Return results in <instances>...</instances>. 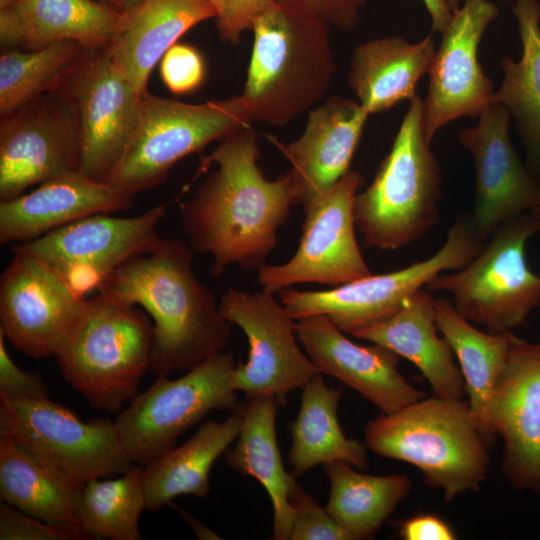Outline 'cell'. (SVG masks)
Segmentation results:
<instances>
[{
  "mask_svg": "<svg viewBox=\"0 0 540 540\" xmlns=\"http://www.w3.org/2000/svg\"><path fill=\"white\" fill-rule=\"evenodd\" d=\"M167 208L162 203L133 217L91 215L14 244L11 251L42 260L85 295L97 290L116 268L153 248L160 239L157 229Z\"/></svg>",
  "mask_w": 540,
  "mask_h": 540,
  "instance_id": "obj_14",
  "label": "cell"
},
{
  "mask_svg": "<svg viewBox=\"0 0 540 540\" xmlns=\"http://www.w3.org/2000/svg\"><path fill=\"white\" fill-rule=\"evenodd\" d=\"M240 427L241 415L236 410L223 422L207 420L181 446L144 465L146 509L156 512L181 495L205 498L210 492L211 468L237 440Z\"/></svg>",
  "mask_w": 540,
  "mask_h": 540,
  "instance_id": "obj_29",
  "label": "cell"
},
{
  "mask_svg": "<svg viewBox=\"0 0 540 540\" xmlns=\"http://www.w3.org/2000/svg\"><path fill=\"white\" fill-rule=\"evenodd\" d=\"M160 74L166 87L174 94L191 93L204 81L203 57L194 46L175 43L161 59Z\"/></svg>",
  "mask_w": 540,
  "mask_h": 540,
  "instance_id": "obj_39",
  "label": "cell"
},
{
  "mask_svg": "<svg viewBox=\"0 0 540 540\" xmlns=\"http://www.w3.org/2000/svg\"><path fill=\"white\" fill-rule=\"evenodd\" d=\"M353 467L344 461L323 465L330 481L325 508L350 540L370 539L408 497L411 481L406 475L375 476Z\"/></svg>",
  "mask_w": 540,
  "mask_h": 540,
  "instance_id": "obj_34",
  "label": "cell"
},
{
  "mask_svg": "<svg viewBox=\"0 0 540 540\" xmlns=\"http://www.w3.org/2000/svg\"><path fill=\"white\" fill-rule=\"evenodd\" d=\"M193 250L177 238H161L144 254L112 271L97 291L140 306L154 326L150 371L167 376L190 370L223 352L231 328L219 301L193 271Z\"/></svg>",
  "mask_w": 540,
  "mask_h": 540,
  "instance_id": "obj_2",
  "label": "cell"
},
{
  "mask_svg": "<svg viewBox=\"0 0 540 540\" xmlns=\"http://www.w3.org/2000/svg\"><path fill=\"white\" fill-rule=\"evenodd\" d=\"M534 213L540 218V207Z\"/></svg>",
  "mask_w": 540,
  "mask_h": 540,
  "instance_id": "obj_49",
  "label": "cell"
},
{
  "mask_svg": "<svg viewBox=\"0 0 540 540\" xmlns=\"http://www.w3.org/2000/svg\"><path fill=\"white\" fill-rule=\"evenodd\" d=\"M154 326L140 306L98 292L55 357L64 379L97 410L120 412L151 368Z\"/></svg>",
  "mask_w": 540,
  "mask_h": 540,
  "instance_id": "obj_5",
  "label": "cell"
},
{
  "mask_svg": "<svg viewBox=\"0 0 540 540\" xmlns=\"http://www.w3.org/2000/svg\"><path fill=\"white\" fill-rule=\"evenodd\" d=\"M236 407L241 415L237 443L225 454L234 471L251 476L267 491L273 506L274 540H289L293 510L291 496L300 486L282 462L276 437L278 401L273 395H253Z\"/></svg>",
  "mask_w": 540,
  "mask_h": 540,
  "instance_id": "obj_28",
  "label": "cell"
},
{
  "mask_svg": "<svg viewBox=\"0 0 540 540\" xmlns=\"http://www.w3.org/2000/svg\"><path fill=\"white\" fill-rule=\"evenodd\" d=\"M460 1L461 0H445L446 4L452 12L459 7Z\"/></svg>",
  "mask_w": 540,
  "mask_h": 540,
  "instance_id": "obj_47",
  "label": "cell"
},
{
  "mask_svg": "<svg viewBox=\"0 0 540 540\" xmlns=\"http://www.w3.org/2000/svg\"><path fill=\"white\" fill-rule=\"evenodd\" d=\"M435 53L431 34L416 43L400 36L361 43L351 53L348 85L369 115L384 112L417 96V83L429 73Z\"/></svg>",
  "mask_w": 540,
  "mask_h": 540,
  "instance_id": "obj_27",
  "label": "cell"
},
{
  "mask_svg": "<svg viewBox=\"0 0 540 540\" xmlns=\"http://www.w3.org/2000/svg\"><path fill=\"white\" fill-rule=\"evenodd\" d=\"M85 49L75 41H59L37 50L2 53L1 118L13 114L49 91Z\"/></svg>",
  "mask_w": 540,
  "mask_h": 540,
  "instance_id": "obj_36",
  "label": "cell"
},
{
  "mask_svg": "<svg viewBox=\"0 0 540 540\" xmlns=\"http://www.w3.org/2000/svg\"><path fill=\"white\" fill-rule=\"evenodd\" d=\"M50 91L73 111L81 143L80 171L106 181L136 128L142 94L106 47L85 49Z\"/></svg>",
  "mask_w": 540,
  "mask_h": 540,
  "instance_id": "obj_12",
  "label": "cell"
},
{
  "mask_svg": "<svg viewBox=\"0 0 540 540\" xmlns=\"http://www.w3.org/2000/svg\"><path fill=\"white\" fill-rule=\"evenodd\" d=\"M312 14L340 31L353 30L365 0H275Z\"/></svg>",
  "mask_w": 540,
  "mask_h": 540,
  "instance_id": "obj_42",
  "label": "cell"
},
{
  "mask_svg": "<svg viewBox=\"0 0 540 540\" xmlns=\"http://www.w3.org/2000/svg\"><path fill=\"white\" fill-rule=\"evenodd\" d=\"M364 440L378 456L417 467L424 483L441 490L446 502L479 491L489 472L491 442L463 399L433 395L382 413L367 424Z\"/></svg>",
  "mask_w": 540,
  "mask_h": 540,
  "instance_id": "obj_4",
  "label": "cell"
},
{
  "mask_svg": "<svg viewBox=\"0 0 540 540\" xmlns=\"http://www.w3.org/2000/svg\"><path fill=\"white\" fill-rule=\"evenodd\" d=\"M0 431L78 490L91 480L124 474L134 465L114 422H84L50 398L0 395Z\"/></svg>",
  "mask_w": 540,
  "mask_h": 540,
  "instance_id": "obj_9",
  "label": "cell"
},
{
  "mask_svg": "<svg viewBox=\"0 0 540 540\" xmlns=\"http://www.w3.org/2000/svg\"><path fill=\"white\" fill-rule=\"evenodd\" d=\"M539 231L534 212L505 221L465 267L438 274L426 290L449 293L471 323L493 333H512L540 306V275L526 259L527 242Z\"/></svg>",
  "mask_w": 540,
  "mask_h": 540,
  "instance_id": "obj_7",
  "label": "cell"
},
{
  "mask_svg": "<svg viewBox=\"0 0 540 540\" xmlns=\"http://www.w3.org/2000/svg\"><path fill=\"white\" fill-rule=\"evenodd\" d=\"M340 389L326 385L317 373L303 387L298 415L290 424L292 444L289 452L291 474L298 477L317 465L334 461L367 467L366 444L347 438L339 424L337 409Z\"/></svg>",
  "mask_w": 540,
  "mask_h": 540,
  "instance_id": "obj_32",
  "label": "cell"
},
{
  "mask_svg": "<svg viewBox=\"0 0 540 540\" xmlns=\"http://www.w3.org/2000/svg\"><path fill=\"white\" fill-rule=\"evenodd\" d=\"M330 28L277 1L258 18L240 94L251 122L285 126L326 96L336 70Z\"/></svg>",
  "mask_w": 540,
  "mask_h": 540,
  "instance_id": "obj_3",
  "label": "cell"
},
{
  "mask_svg": "<svg viewBox=\"0 0 540 540\" xmlns=\"http://www.w3.org/2000/svg\"><path fill=\"white\" fill-rule=\"evenodd\" d=\"M431 18V31L443 33L448 26L452 11L449 9L445 0H421Z\"/></svg>",
  "mask_w": 540,
  "mask_h": 540,
  "instance_id": "obj_44",
  "label": "cell"
},
{
  "mask_svg": "<svg viewBox=\"0 0 540 540\" xmlns=\"http://www.w3.org/2000/svg\"><path fill=\"white\" fill-rule=\"evenodd\" d=\"M146 508L142 467L120 477L99 478L82 488L78 517L89 539L142 540L139 521Z\"/></svg>",
  "mask_w": 540,
  "mask_h": 540,
  "instance_id": "obj_35",
  "label": "cell"
},
{
  "mask_svg": "<svg viewBox=\"0 0 540 540\" xmlns=\"http://www.w3.org/2000/svg\"><path fill=\"white\" fill-rule=\"evenodd\" d=\"M219 310L242 329L249 344L248 361L236 364L232 373L236 392L273 395L284 404L290 391L319 373L299 345L295 320L273 293L229 288L220 296Z\"/></svg>",
  "mask_w": 540,
  "mask_h": 540,
  "instance_id": "obj_16",
  "label": "cell"
},
{
  "mask_svg": "<svg viewBox=\"0 0 540 540\" xmlns=\"http://www.w3.org/2000/svg\"><path fill=\"white\" fill-rule=\"evenodd\" d=\"M510 118L504 106L491 103L476 126L459 132L474 160L475 201L469 219L483 243L505 221L540 207V182L510 141Z\"/></svg>",
  "mask_w": 540,
  "mask_h": 540,
  "instance_id": "obj_19",
  "label": "cell"
},
{
  "mask_svg": "<svg viewBox=\"0 0 540 540\" xmlns=\"http://www.w3.org/2000/svg\"><path fill=\"white\" fill-rule=\"evenodd\" d=\"M81 490L67 483L5 431H0V497L49 523L80 528ZM83 531V530H82Z\"/></svg>",
  "mask_w": 540,
  "mask_h": 540,
  "instance_id": "obj_33",
  "label": "cell"
},
{
  "mask_svg": "<svg viewBox=\"0 0 540 540\" xmlns=\"http://www.w3.org/2000/svg\"><path fill=\"white\" fill-rule=\"evenodd\" d=\"M122 15L98 0H11L0 8V42L6 49L37 50L59 41L100 49Z\"/></svg>",
  "mask_w": 540,
  "mask_h": 540,
  "instance_id": "obj_24",
  "label": "cell"
},
{
  "mask_svg": "<svg viewBox=\"0 0 540 540\" xmlns=\"http://www.w3.org/2000/svg\"><path fill=\"white\" fill-rule=\"evenodd\" d=\"M439 333L450 344L465 382L470 410L492 443L490 412L496 383L502 373L515 335L479 330L446 298L435 299Z\"/></svg>",
  "mask_w": 540,
  "mask_h": 540,
  "instance_id": "obj_30",
  "label": "cell"
},
{
  "mask_svg": "<svg viewBox=\"0 0 540 540\" xmlns=\"http://www.w3.org/2000/svg\"><path fill=\"white\" fill-rule=\"evenodd\" d=\"M293 510L289 540H350L325 507L300 486L291 496Z\"/></svg>",
  "mask_w": 540,
  "mask_h": 540,
  "instance_id": "obj_37",
  "label": "cell"
},
{
  "mask_svg": "<svg viewBox=\"0 0 540 540\" xmlns=\"http://www.w3.org/2000/svg\"><path fill=\"white\" fill-rule=\"evenodd\" d=\"M210 18L215 19V11L207 0H144L122 15L106 48L117 68L143 95L153 68L167 50Z\"/></svg>",
  "mask_w": 540,
  "mask_h": 540,
  "instance_id": "obj_26",
  "label": "cell"
},
{
  "mask_svg": "<svg viewBox=\"0 0 540 540\" xmlns=\"http://www.w3.org/2000/svg\"><path fill=\"white\" fill-rule=\"evenodd\" d=\"M12 252L0 276V331L25 355L56 357L83 317L88 299L42 260Z\"/></svg>",
  "mask_w": 540,
  "mask_h": 540,
  "instance_id": "obj_15",
  "label": "cell"
},
{
  "mask_svg": "<svg viewBox=\"0 0 540 540\" xmlns=\"http://www.w3.org/2000/svg\"><path fill=\"white\" fill-rule=\"evenodd\" d=\"M522 43L518 61L501 60L503 81L494 91L492 103L504 106L514 119L532 173L540 175V1L515 0Z\"/></svg>",
  "mask_w": 540,
  "mask_h": 540,
  "instance_id": "obj_31",
  "label": "cell"
},
{
  "mask_svg": "<svg viewBox=\"0 0 540 540\" xmlns=\"http://www.w3.org/2000/svg\"><path fill=\"white\" fill-rule=\"evenodd\" d=\"M488 0H464L452 12L429 70V87L422 100V125L427 141L445 124L479 116L491 103L493 84L478 60L480 41L497 17Z\"/></svg>",
  "mask_w": 540,
  "mask_h": 540,
  "instance_id": "obj_18",
  "label": "cell"
},
{
  "mask_svg": "<svg viewBox=\"0 0 540 540\" xmlns=\"http://www.w3.org/2000/svg\"><path fill=\"white\" fill-rule=\"evenodd\" d=\"M491 431L503 441L502 473L516 490L540 480V343L517 336L494 390Z\"/></svg>",
  "mask_w": 540,
  "mask_h": 540,
  "instance_id": "obj_21",
  "label": "cell"
},
{
  "mask_svg": "<svg viewBox=\"0 0 540 540\" xmlns=\"http://www.w3.org/2000/svg\"><path fill=\"white\" fill-rule=\"evenodd\" d=\"M215 11L217 31L223 41L240 42L243 32L252 30L258 18L275 0H207Z\"/></svg>",
  "mask_w": 540,
  "mask_h": 540,
  "instance_id": "obj_40",
  "label": "cell"
},
{
  "mask_svg": "<svg viewBox=\"0 0 540 540\" xmlns=\"http://www.w3.org/2000/svg\"><path fill=\"white\" fill-rule=\"evenodd\" d=\"M250 123L240 95L191 104L147 92L132 137L106 182L134 197L165 182L179 160Z\"/></svg>",
  "mask_w": 540,
  "mask_h": 540,
  "instance_id": "obj_8",
  "label": "cell"
},
{
  "mask_svg": "<svg viewBox=\"0 0 540 540\" xmlns=\"http://www.w3.org/2000/svg\"><path fill=\"white\" fill-rule=\"evenodd\" d=\"M256 132L247 126L220 140L202 159L215 163L182 208V227L194 252L212 257L211 274L232 265L258 270L278 244V231L300 204L289 171L268 180L258 164Z\"/></svg>",
  "mask_w": 540,
  "mask_h": 540,
  "instance_id": "obj_1",
  "label": "cell"
},
{
  "mask_svg": "<svg viewBox=\"0 0 540 540\" xmlns=\"http://www.w3.org/2000/svg\"><path fill=\"white\" fill-rule=\"evenodd\" d=\"M133 199L80 170L59 175L0 202V243L28 242L91 215L125 211L133 207Z\"/></svg>",
  "mask_w": 540,
  "mask_h": 540,
  "instance_id": "obj_23",
  "label": "cell"
},
{
  "mask_svg": "<svg viewBox=\"0 0 540 540\" xmlns=\"http://www.w3.org/2000/svg\"><path fill=\"white\" fill-rule=\"evenodd\" d=\"M5 336L0 331V395L20 398H50V392L41 376L25 371L10 357Z\"/></svg>",
  "mask_w": 540,
  "mask_h": 540,
  "instance_id": "obj_41",
  "label": "cell"
},
{
  "mask_svg": "<svg viewBox=\"0 0 540 540\" xmlns=\"http://www.w3.org/2000/svg\"><path fill=\"white\" fill-rule=\"evenodd\" d=\"M106 3L122 14H126L134 10L144 0H98Z\"/></svg>",
  "mask_w": 540,
  "mask_h": 540,
  "instance_id": "obj_46",
  "label": "cell"
},
{
  "mask_svg": "<svg viewBox=\"0 0 540 540\" xmlns=\"http://www.w3.org/2000/svg\"><path fill=\"white\" fill-rule=\"evenodd\" d=\"M369 113L356 100L333 96L310 110L302 135L268 139L288 159L300 204L325 191L349 170Z\"/></svg>",
  "mask_w": 540,
  "mask_h": 540,
  "instance_id": "obj_22",
  "label": "cell"
},
{
  "mask_svg": "<svg viewBox=\"0 0 540 540\" xmlns=\"http://www.w3.org/2000/svg\"><path fill=\"white\" fill-rule=\"evenodd\" d=\"M532 489L536 491L538 494H540V480L535 484V486Z\"/></svg>",
  "mask_w": 540,
  "mask_h": 540,
  "instance_id": "obj_48",
  "label": "cell"
},
{
  "mask_svg": "<svg viewBox=\"0 0 540 540\" xmlns=\"http://www.w3.org/2000/svg\"><path fill=\"white\" fill-rule=\"evenodd\" d=\"M483 244L474 233L470 219L462 215L448 229L442 247L427 259L328 290L285 288L278 292L279 301L294 320L325 315L344 333L352 335L395 314L410 296L438 274L465 267Z\"/></svg>",
  "mask_w": 540,
  "mask_h": 540,
  "instance_id": "obj_10",
  "label": "cell"
},
{
  "mask_svg": "<svg viewBox=\"0 0 540 540\" xmlns=\"http://www.w3.org/2000/svg\"><path fill=\"white\" fill-rule=\"evenodd\" d=\"M295 330L319 373L340 380L383 414L398 412L426 397L398 370V354L379 344L352 342L327 316L295 320Z\"/></svg>",
  "mask_w": 540,
  "mask_h": 540,
  "instance_id": "obj_20",
  "label": "cell"
},
{
  "mask_svg": "<svg viewBox=\"0 0 540 540\" xmlns=\"http://www.w3.org/2000/svg\"><path fill=\"white\" fill-rule=\"evenodd\" d=\"M179 512L183 516V518L187 521V523L190 524L197 538L199 539H219L220 538L216 533H214L207 526H205L203 523H201L197 519L193 518L188 513H184L183 511H180V510Z\"/></svg>",
  "mask_w": 540,
  "mask_h": 540,
  "instance_id": "obj_45",
  "label": "cell"
},
{
  "mask_svg": "<svg viewBox=\"0 0 540 540\" xmlns=\"http://www.w3.org/2000/svg\"><path fill=\"white\" fill-rule=\"evenodd\" d=\"M430 145L416 96L373 181L354 200L355 225L366 247L398 250L438 222L442 175Z\"/></svg>",
  "mask_w": 540,
  "mask_h": 540,
  "instance_id": "obj_6",
  "label": "cell"
},
{
  "mask_svg": "<svg viewBox=\"0 0 540 540\" xmlns=\"http://www.w3.org/2000/svg\"><path fill=\"white\" fill-rule=\"evenodd\" d=\"M435 298L420 289L389 318L351 336L382 345L411 361L435 396L462 399L465 382L455 354L435 321Z\"/></svg>",
  "mask_w": 540,
  "mask_h": 540,
  "instance_id": "obj_25",
  "label": "cell"
},
{
  "mask_svg": "<svg viewBox=\"0 0 540 540\" xmlns=\"http://www.w3.org/2000/svg\"><path fill=\"white\" fill-rule=\"evenodd\" d=\"M364 183L362 174L350 169L303 205L297 251L283 264L259 267L262 290L275 294L300 283L335 287L373 274L355 235L354 200Z\"/></svg>",
  "mask_w": 540,
  "mask_h": 540,
  "instance_id": "obj_13",
  "label": "cell"
},
{
  "mask_svg": "<svg viewBox=\"0 0 540 540\" xmlns=\"http://www.w3.org/2000/svg\"><path fill=\"white\" fill-rule=\"evenodd\" d=\"M81 143L70 106L46 91L0 125V202L80 170Z\"/></svg>",
  "mask_w": 540,
  "mask_h": 540,
  "instance_id": "obj_17",
  "label": "cell"
},
{
  "mask_svg": "<svg viewBox=\"0 0 540 540\" xmlns=\"http://www.w3.org/2000/svg\"><path fill=\"white\" fill-rule=\"evenodd\" d=\"M236 362L221 352L197 364L184 376H158L137 393L114 421L123 447L133 463L146 465L175 447L178 437L213 410L236 409L232 388Z\"/></svg>",
  "mask_w": 540,
  "mask_h": 540,
  "instance_id": "obj_11",
  "label": "cell"
},
{
  "mask_svg": "<svg viewBox=\"0 0 540 540\" xmlns=\"http://www.w3.org/2000/svg\"><path fill=\"white\" fill-rule=\"evenodd\" d=\"M77 527L46 522L3 502L0 504V540H86Z\"/></svg>",
  "mask_w": 540,
  "mask_h": 540,
  "instance_id": "obj_38",
  "label": "cell"
},
{
  "mask_svg": "<svg viewBox=\"0 0 540 540\" xmlns=\"http://www.w3.org/2000/svg\"><path fill=\"white\" fill-rule=\"evenodd\" d=\"M398 534L405 540H454L452 526L434 513H421L397 523Z\"/></svg>",
  "mask_w": 540,
  "mask_h": 540,
  "instance_id": "obj_43",
  "label": "cell"
}]
</instances>
